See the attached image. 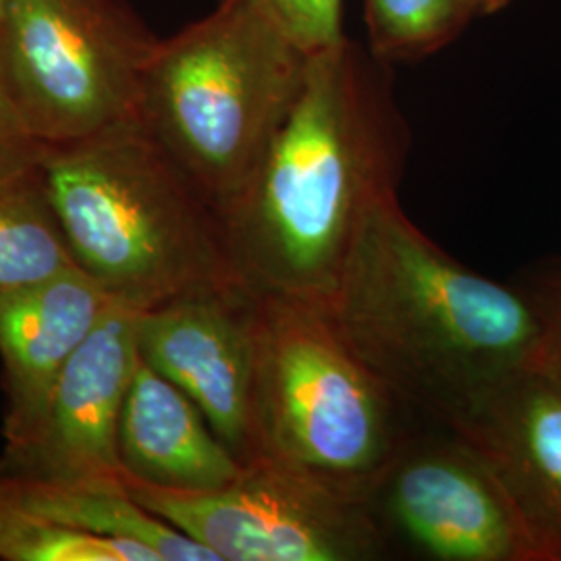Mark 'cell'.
<instances>
[{"mask_svg":"<svg viewBox=\"0 0 561 561\" xmlns=\"http://www.w3.org/2000/svg\"><path fill=\"white\" fill-rule=\"evenodd\" d=\"M408 148L387 62L347 38L310 55L291 111L221 210L241 279L329 300L366 215L400 196Z\"/></svg>","mask_w":561,"mask_h":561,"instance_id":"cell-1","label":"cell"},{"mask_svg":"<svg viewBox=\"0 0 561 561\" xmlns=\"http://www.w3.org/2000/svg\"><path fill=\"white\" fill-rule=\"evenodd\" d=\"M322 306L391 393L443 426L533 370L541 343L520 287L456 261L410 221L400 196L366 215Z\"/></svg>","mask_w":561,"mask_h":561,"instance_id":"cell-2","label":"cell"},{"mask_svg":"<svg viewBox=\"0 0 561 561\" xmlns=\"http://www.w3.org/2000/svg\"><path fill=\"white\" fill-rule=\"evenodd\" d=\"M38 171L73 261L121 306L144 312L241 279L221 213L140 119L44 148Z\"/></svg>","mask_w":561,"mask_h":561,"instance_id":"cell-3","label":"cell"},{"mask_svg":"<svg viewBox=\"0 0 561 561\" xmlns=\"http://www.w3.org/2000/svg\"><path fill=\"white\" fill-rule=\"evenodd\" d=\"M308 60L262 0H219L206 18L157 44L141 83L140 121L221 213L291 111Z\"/></svg>","mask_w":561,"mask_h":561,"instance_id":"cell-4","label":"cell"},{"mask_svg":"<svg viewBox=\"0 0 561 561\" xmlns=\"http://www.w3.org/2000/svg\"><path fill=\"white\" fill-rule=\"evenodd\" d=\"M256 296L259 460L364 502L422 421L354 354L321 301Z\"/></svg>","mask_w":561,"mask_h":561,"instance_id":"cell-5","label":"cell"},{"mask_svg":"<svg viewBox=\"0 0 561 561\" xmlns=\"http://www.w3.org/2000/svg\"><path fill=\"white\" fill-rule=\"evenodd\" d=\"M159 41L119 0H7L0 80L42 148L140 119Z\"/></svg>","mask_w":561,"mask_h":561,"instance_id":"cell-6","label":"cell"},{"mask_svg":"<svg viewBox=\"0 0 561 561\" xmlns=\"http://www.w3.org/2000/svg\"><path fill=\"white\" fill-rule=\"evenodd\" d=\"M131 497L219 561H375L387 549L360 500L256 460L227 486L180 493L125 481Z\"/></svg>","mask_w":561,"mask_h":561,"instance_id":"cell-7","label":"cell"},{"mask_svg":"<svg viewBox=\"0 0 561 561\" xmlns=\"http://www.w3.org/2000/svg\"><path fill=\"white\" fill-rule=\"evenodd\" d=\"M362 503L387 560L535 561L500 482L449 426L421 422Z\"/></svg>","mask_w":561,"mask_h":561,"instance_id":"cell-8","label":"cell"},{"mask_svg":"<svg viewBox=\"0 0 561 561\" xmlns=\"http://www.w3.org/2000/svg\"><path fill=\"white\" fill-rule=\"evenodd\" d=\"M138 347L141 360L201 408L238 460H259L254 287L231 280L138 312Z\"/></svg>","mask_w":561,"mask_h":561,"instance_id":"cell-9","label":"cell"},{"mask_svg":"<svg viewBox=\"0 0 561 561\" xmlns=\"http://www.w3.org/2000/svg\"><path fill=\"white\" fill-rule=\"evenodd\" d=\"M138 312L113 301L65 364L41 422L2 449L0 474L25 481H119V419L140 362Z\"/></svg>","mask_w":561,"mask_h":561,"instance_id":"cell-10","label":"cell"},{"mask_svg":"<svg viewBox=\"0 0 561 561\" xmlns=\"http://www.w3.org/2000/svg\"><path fill=\"white\" fill-rule=\"evenodd\" d=\"M512 505L535 561H561V385L522 373L449 426Z\"/></svg>","mask_w":561,"mask_h":561,"instance_id":"cell-11","label":"cell"},{"mask_svg":"<svg viewBox=\"0 0 561 561\" xmlns=\"http://www.w3.org/2000/svg\"><path fill=\"white\" fill-rule=\"evenodd\" d=\"M111 304L80 266L0 296L4 449L18 447L34 433L65 364L99 327Z\"/></svg>","mask_w":561,"mask_h":561,"instance_id":"cell-12","label":"cell"},{"mask_svg":"<svg viewBox=\"0 0 561 561\" xmlns=\"http://www.w3.org/2000/svg\"><path fill=\"white\" fill-rule=\"evenodd\" d=\"M117 447L125 481L164 491H217L245 468L201 408L141 356L123 401Z\"/></svg>","mask_w":561,"mask_h":561,"instance_id":"cell-13","label":"cell"},{"mask_svg":"<svg viewBox=\"0 0 561 561\" xmlns=\"http://www.w3.org/2000/svg\"><path fill=\"white\" fill-rule=\"evenodd\" d=\"M0 477L30 510L60 526L94 537L140 542L161 561H219L204 545L136 502L125 479L44 482Z\"/></svg>","mask_w":561,"mask_h":561,"instance_id":"cell-14","label":"cell"},{"mask_svg":"<svg viewBox=\"0 0 561 561\" xmlns=\"http://www.w3.org/2000/svg\"><path fill=\"white\" fill-rule=\"evenodd\" d=\"M78 266L38 167L0 180V296Z\"/></svg>","mask_w":561,"mask_h":561,"instance_id":"cell-15","label":"cell"},{"mask_svg":"<svg viewBox=\"0 0 561 561\" xmlns=\"http://www.w3.org/2000/svg\"><path fill=\"white\" fill-rule=\"evenodd\" d=\"M0 560L161 561L140 542L80 533L48 520L15 497L0 477Z\"/></svg>","mask_w":561,"mask_h":561,"instance_id":"cell-16","label":"cell"},{"mask_svg":"<svg viewBox=\"0 0 561 561\" xmlns=\"http://www.w3.org/2000/svg\"><path fill=\"white\" fill-rule=\"evenodd\" d=\"M370 53L391 65L428 57L470 23L460 0H364Z\"/></svg>","mask_w":561,"mask_h":561,"instance_id":"cell-17","label":"cell"},{"mask_svg":"<svg viewBox=\"0 0 561 561\" xmlns=\"http://www.w3.org/2000/svg\"><path fill=\"white\" fill-rule=\"evenodd\" d=\"M512 283L520 287L541 322L535 370L561 385V254L524 266Z\"/></svg>","mask_w":561,"mask_h":561,"instance_id":"cell-18","label":"cell"},{"mask_svg":"<svg viewBox=\"0 0 561 561\" xmlns=\"http://www.w3.org/2000/svg\"><path fill=\"white\" fill-rule=\"evenodd\" d=\"M308 55H317L340 44L345 34L341 25L343 0H262Z\"/></svg>","mask_w":561,"mask_h":561,"instance_id":"cell-19","label":"cell"},{"mask_svg":"<svg viewBox=\"0 0 561 561\" xmlns=\"http://www.w3.org/2000/svg\"><path fill=\"white\" fill-rule=\"evenodd\" d=\"M42 148L30 136L0 80V180L38 167Z\"/></svg>","mask_w":561,"mask_h":561,"instance_id":"cell-20","label":"cell"},{"mask_svg":"<svg viewBox=\"0 0 561 561\" xmlns=\"http://www.w3.org/2000/svg\"><path fill=\"white\" fill-rule=\"evenodd\" d=\"M512 0H460L463 11L468 13L470 20L474 18H491L495 13L503 11Z\"/></svg>","mask_w":561,"mask_h":561,"instance_id":"cell-21","label":"cell"},{"mask_svg":"<svg viewBox=\"0 0 561 561\" xmlns=\"http://www.w3.org/2000/svg\"><path fill=\"white\" fill-rule=\"evenodd\" d=\"M4 7H7V0H0V20H2V11H4Z\"/></svg>","mask_w":561,"mask_h":561,"instance_id":"cell-22","label":"cell"}]
</instances>
